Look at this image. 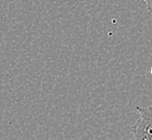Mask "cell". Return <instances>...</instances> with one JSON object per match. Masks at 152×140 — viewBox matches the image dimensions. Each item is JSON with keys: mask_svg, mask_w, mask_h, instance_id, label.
Here are the masks:
<instances>
[{"mask_svg": "<svg viewBox=\"0 0 152 140\" xmlns=\"http://www.w3.org/2000/svg\"><path fill=\"white\" fill-rule=\"evenodd\" d=\"M138 119L132 128L133 140H152V105L136 107Z\"/></svg>", "mask_w": 152, "mask_h": 140, "instance_id": "1", "label": "cell"}, {"mask_svg": "<svg viewBox=\"0 0 152 140\" xmlns=\"http://www.w3.org/2000/svg\"><path fill=\"white\" fill-rule=\"evenodd\" d=\"M147 4V11L152 16V0H143Z\"/></svg>", "mask_w": 152, "mask_h": 140, "instance_id": "2", "label": "cell"}]
</instances>
